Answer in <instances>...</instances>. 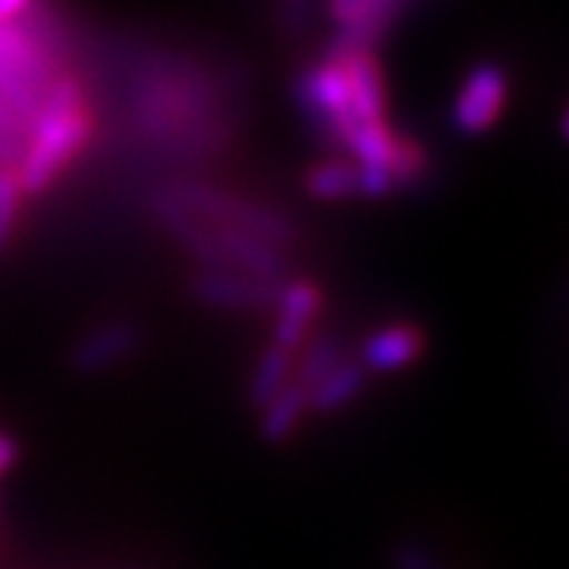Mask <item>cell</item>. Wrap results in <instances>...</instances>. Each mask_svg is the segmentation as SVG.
Listing matches in <instances>:
<instances>
[{"label": "cell", "instance_id": "cell-17", "mask_svg": "<svg viewBox=\"0 0 569 569\" xmlns=\"http://www.w3.org/2000/svg\"><path fill=\"white\" fill-rule=\"evenodd\" d=\"M17 459H20V447H17V440H13V437H7V433H0V478H3L10 468L17 466Z\"/></svg>", "mask_w": 569, "mask_h": 569}, {"label": "cell", "instance_id": "cell-10", "mask_svg": "<svg viewBox=\"0 0 569 569\" xmlns=\"http://www.w3.org/2000/svg\"><path fill=\"white\" fill-rule=\"evenodd\" d=\"M348 80V102H351V121H383L387 118V89H383V73L377 61L355 51L346 61Z\"/></svg>", "mask_w": 569, "mask_h": 569}, {"label": "cell", "instance_id": "cell-8", "mask_svg": "<svg viewBox=\"0 0 569 569\" xmlns=\"http://www.w3.org/2000/svg\"><path fill=\"white\" fill-rule=\"evenodd\" d=\"M301 96L310 111H317L336 133L351 123V102H348V80L342 61H329L310 70L301 82Z\"/></svg>", "mask_w": 569, "mask_h": 569}, {"label": "cell", "instance_id": "cell-7", "mask_svg": "<svg viewBox=\"0 0 569 569\" xmlns=\"http://www.w3.org/2000/svg\"><path fill=\"white\" fill-rule=\"evenodd\" d=\"M272 307H276V323H272L269 346H279L295 355L307 342L310 329L323 310V291L317 282L295 279L279 288V298Z\"/></svg>", "mask_w": 569, "mask_h": 569}, {"label": "cell", "instance_id": "cell-2", "mask_svg": "<svg viewBox=\"0 0 569 569\" xmlns=\"http://www.w3.org/2000/svg\"><path fill=\"white\" fill-rule=\"evenodd\" d=\"M44 82V58L41 48L20 29L0 26V102L10 111L17 102L22 111L39 108Z\"/></svg>", "mask_w": 569, "mask_h": 569}, {"label": "cell", "instance_id": "cell-3", "mask_svg": "<svg viewBox=\"0 0 569 569\" xmlns=\"http://www.w3.org/2000/svg\"><path fill=\"white\" fill-rule=\"evenodd\" d=\"M284 282H266L231 269H200L190 279V295L212 310H266L276 305Z\"/></svg>", "mask_w": 569, "mask_h": 569}, {"label": "cell", "instance_id": "cell-11", "mask_svg": "<svg viewBox=\"0 0 569 569\" xmlns=\"http://www.w3.org/2000/svg\"><path fill=\"white\" fill-rule=\"evenodd\" d=\"M307 415H310L307 389L291 380L260 408V437L272 447H282L298 433V427L305 425Z\"/></svg>", "mask_w": 569, "mask_h": 569}, {"label": "cell", "instance_id": "cell-5", "mask_svg": "<svg viewBox=\"0 0 569 569\" xmlns=\"http://www.w3.org/2000/svg\"><path fill=\"white\" fill-rule=\"evenodd\" d=\"M142 342L140 326L130 320H108V323L92 326L89 332H82L77 346L70 348V367L82 377H96L108 373L127 358L137 355Z\"/></svg>", "mask_w": 569, "mask_h": 569}, {"label": "cell", "instance_id": "cell-9", "mask_svg": "<svg viewBox=\"0 0 569 569\" xmlns=\"http://www.w3.org/2000/svg\"><path fill=\"white\" fill-rule=\"evenodd\" d=\"M367 387H370V373L355 358H346L342 365L332 367L317 387L307 389L310 415H320V418L339 415L348 406H355L367 392Z\"/></svg>", "mask_w": 569, "mask_h": 569}, {"label": "cell", "instance_id": "cell-18", "mask_svg": "<svg viewBox=\"0 0 569 569\" xmlns=\"http://www.w3.org/2000/svg\"><path fill=\"white\" fill-rule=\"evenodd\" d=\"M32 3L36 0H0V26H10L13 20H20Z\"/></svg>", "mask_w": 569, "mask_h": 569}, {"label": "cell", "instance_id": "cell-16", "mask_svg": "<svg viewBox=\"0 0 569 569\" xmlns=\"http://www.w3.org/2000/svg\"><path fill=\"white\" fill-rule=\"evenodd\" d=\"M389 560H392V569H440V560L425 545H415V541L392 545Z\"/></svg>", "mask_w": 569, "mask_h": 569}, {"label": "cell", "instance_id": "cell-14", "mask_svg": "<svg viewBox=\"0 0 569 569\" xmlns=\"http://www.w3.org/2000/svg\"><path fill=\"white\" fill-rule=\"evenodd\" d=\"M342 361H346L342 342L336 336H317V339L307 342L305 355L295 361V383H301L305 389H313L332 367L342 365Z\"/></svg>", "mask_w": 569, "mask_h": 569}, {"label": "cell", "instance_id": "cell-12", "mask_svg": "<svg viewBox=\"0 0 569 569\" xmlns=\"http://www.w3.org/2000/svg\"><path fill=\"white\" fill-rule=\"evenodd\" d=\"M295 380V355L279 346H266L257 358V365L250 370V383H247V399L253 408H263L276 392L288 387Z\"/></svg>", "mask_w": 569, "mask_h": 569}, {"label": "cell", "instance_id": "cell-1", "mask_svg": "<svg viewBox=\"0 0 569 569\" xmlns=\"http://www.w3.org/2000/svg\"><path fill=\"white\" fill-rule=\"evenodd\" d=\"M89 133H92V111L82 99L80 82H54L41 96L32 114V137L26 142L22 162L17 168L22 193L29 197L44 193L67 171V164L86 149Z\"/></svg>", "mask_w": 569, "mask_h": 569}, {"label": "cell", "instance_id": "cell-15", "mask_svg": "<svg viewBox=\"0 0 569 569\" xmlns=\"http://www.w3.org/2000/svg\"><path fill=\"white\" fill-rule=\"evenodd\" d=\"M22 197L26 193H22L17 168L0 164V253L13 241V231H17V222H20L22 212Z\"/></svg>", "mask_w": 569, "mask_h": 569}, {"label": "cell", "instance_id": "cell-4", "mask_svg": "<svg viewBox=\"0 0 569 569\" xmlns=\"http://www.w3.org/2000/svg\"><path fill=\"white\" fill-rule=\"evenodd\" d=\"M509 82L507 73L497 63H481L475 67L462 82L456 104H452V123L462 133H485L490 130L497 118L503 114L507 104Z\"/></svg>", "mask_w": 569, "mask_h": 569}, {"label": "cell", "instance_id": "cell-13", "mask_svg": "<svg viewBox=\"0 0 569 569\" xmlns=\"http://www.w3.org/2000/svg\"><path fill=\"white\" fill-rule=\"evenodd\" d=\"M305 187L313 200H326V203L358 197V168L351 162H339V159H336V162L317 164V168L307 174Z\"/></svg>", "mask_w": 569, "mask_h": 569}, {"label": "cell", "instance_id": "cell-6", "mask_svg": "<svg viewBox=\"0 0 569 569\" xmlns=\"http://www.w3.org/2000/svg\"><path fill=\"white\" fill-rule=\"evenodd\" d=\"M427 351V332L415 323H387L373 329L358 348V365L370 377H389L415 367Z\"/></svg>", "mask_w": 569, "mask_h": 569}]
</instances>
